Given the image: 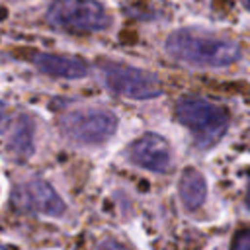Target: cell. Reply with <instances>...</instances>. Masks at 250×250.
Instances as JSON below:
<instances>
[{
  "mask_svg": "<svg viewBox=\"0 0 250 250\" xmlns=\"http://www.w3.org/2000/svg\"><path fill=\"white\" fill-rule=\"evenodd\" d=\"M96 250H127V248L121 246V244H117L115 240H104Z\"/></svg>",
  "mask_w": 250,
  "mask_h": 250,
  "instance_id": "obj_12",
  "label": "cell"
},
{
  "mask_svg": "<svg viewBox=\"0 0 250 250\" xmlns=\"http://www.w3.org/2000/svg\"><path fill=\"white\" fill-rule=\"evenodd\" d=\"M166 51L178 61L193 66L219 68L240 59V47L229 37H221L201 29H178L168 35Z\"/></svg>",
  "mask_w": 250,
  "mask_h": 250,
  "instance_id": "obj_1",
  "label": "cell"
},
{
  "mask_svg": "<svg viewBox=\"0 0 250 250\" xmlns=\"http://www.w3.org/2000/svg\"><path fill=\"white\" fill-rule=\"evenodd\" d=\"M102 80L104 84L129 100H150L162 94L160 80L143 68H135L121 62H104L102 64Z\"/></svg>",
  "mask_w": 250,
  "mask_h": 250,
  "instance_id": "obj_5",
  "label": "cell"
},
{
  "mask_svg": "<svg viewBox=\"0 0 250 250\" xmlns=\"http://www.w3.org/2000/svg\"><path fill=\"white\" fill-rule=\"evenodd\" d=\"M33 64L43 70L45 74L59 76V78H84L88 74V64L78 59V57H61V55H51V53H39L33 59Z\"/></svg>",
  "mask_w": 250,
  "mask_h": 250,
  "instance_id": "obj_8",
  "label": "cell"
},
{
  "mask_svg": "<svg viewBox=\"0 0 250 250\" xmlns=\"http://www.w3.org/2000/svg\"><path fill=\"white\" fill-rule=\"evenodd\" d=\"M12 203L21 211L41 213L49 217H61L66 211V205L59 197V193L39 178L16 186L12 191Z\"/></svg>",
  "mask_w": 250,
  "mask_h": 250,
  "instance_id": "obj_6",
  "label": "cell"
},
{
  "mask_svg": "<svg viewBox=\"0 0 250 250\" xmlns=\"http://www.w3.org/2000/svg\"><path fill=\"white\" fill-rule=\"evenodd\" d=\"M47 21L66 31H104L111 18L96 0H55L47 10Z\"/></svg>",
  "mask_w": 250,
  "mask_h": 250,
  "instance_id": "obj_3",
  "label": "cell"
},
{
  "mask_svg": "<svg viewBox=\"0 0 250 250\" xmlns=\"http://www.w3.org/2000/svg\"><path fill=\"white\" fill-rule=\"evenodd\" d=\"M230 250H250V229L246 230H240L232 242V248Z\"/></svg>",
  "mask_w": 250,
  "mask_h": 250,
  "instance_id": "obj_11",
  "label": "cell"
},
{
  "mask_svg": "<svg viewBox=\"0 0 250 250\" xmlns=\"http://www.w3.org/2000/svg\"><path fill=\"white\" fill-rule=\"evenodd\" d=\"M0 250H8V248H4V246H0Z\"/></svg>",
  "mask_w": 250,
  "mask_h": 250,
  "instance_id": "obj_16",
  "label": "cell"
},
{
  "mask_svg": "<svg viewBox=\"0 0 250 250\" xmlns=\"http://www.w3.org/2000/svg\"><path fill=\"white\" fill-rule=\"evenodd\" d=\"M246 203H248V207H250V184H248V195H246Z\"/></svg>",
  "mask_w": 250,
  "mask_h": 250,
  "instance_id": "obj_14",
  "label": "cell"
},
{
  "mask_svg": "<svg viewBox=\"0 0 250 250\" xmlns=\"http://www.w3.org/2000/svg\"><path fill=\"white\" fill-rule=\"evenodd\" d=\"M178 191H180V199L188 209H197L203 205L205 197H207V184L205 178L195 170V168H188L184 170L180 184H178Z\"/></svg>",
  "mask_w": 250,
  "mask_h": 250,
  "instance_id": "obj_9",
  "label": "cell"
},
{
  "mask_svg": "<svg viewBox=\"0 0 250 250\" xmlns=\"http://www.w3.org/2000/svg\"><path fill=\"white\" fill-rule=\"evenodd\" d=\"M10 150L16 154V158L25 160L33 152V123L27 115H20L12 133H10Z\"/></svg>",
  "mask_w": 250,
  "mask_h": 250,
  "instance_id": "obj_10",
  "label": "cell"
},
{
  "mask_svg": "<svg viewBox=\"0 0 250 250\" xmlns=\"http://www.w3.org/2000/svg\"><path fill=\"white\" fill-rule=\"evenodd\" d=\"M129 158L150 172H168L172 164V152L166 139L156 133H146L139 137L129 146Z\"/></svg>",
  "mask_w": 250,
  "mask_h": 250,
  "instance_id": "obj_7",
  "label": "cell"
},
{
  "mask_svg": "<svg viewBox=\"0 0 250 250\" xmlns=\"http://www.w3.org/2000/svg\"><path fill=\"white\" fill-rule=\"evenodd\" d=\"M242 2H244V4H246V8L250 10V0H242Z\"/></svg>",
  "mask_w": 250,
  "mask_h": 250,
  "instance_id": "obj_15",
  "label": "cell"
},
{
  "mask_svg": "<svg viewBox=\"0 0 250 250\" xmlns=\"http://www.w3.org/2000/svg\"><path fill=\"white\" fill-rule=\"evenodd\" d=\"M62 133L80 145H100L117 129V117L109 109L82 107L66 113L61 119Z\"/></svg>",
  "mask_w": 250,
  "mask_h": 250,
  "instance_id": "obj_4",
  "label": "cell"
},
{
  "mask_svg": "<svg viewBox=\"0 0 250 250\" xmlns=\"http://www.w3.org/2000/svg\"><path fill=\"white\" fill-rule=\"evenodd\" d=\"M8 125V111H6V105L0 102V133L6 129Z\"/></svg>",
  "mask_w": 250,
  "mask_h": 250,
  "instance_id": "obj_13",
  "label": "cell"
},
{
  "mask_svg": "<svg viewBox=\"0 0 250 250\" xmlns=\"http://www.w3.org/2000/svg\"><path fill=\"white\" fill-rule=\"evenodd\" d=\"M176 117L182 125H186L197 146L209 148L213 146L229 127V113L215 102L203 98H182L176 104Z\"/></svg>",
  "mask_w": 250,
  "mask_h": 250,
  "instance_id": "obj_2",
  "label": "cell"
}]
</instances>
